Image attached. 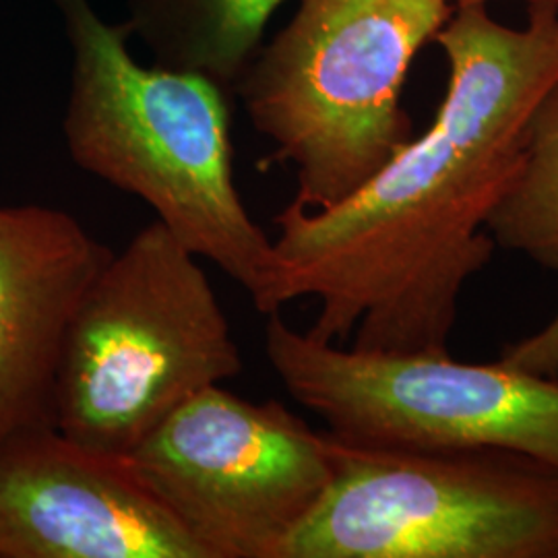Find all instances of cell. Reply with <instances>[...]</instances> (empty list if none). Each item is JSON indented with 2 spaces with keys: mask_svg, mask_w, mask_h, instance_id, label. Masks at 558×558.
Returning a JSON list of instances; mask_svg holds the SVG:
<instances>
[{
  "mask_svg": "<svg viewBox=\"0 0 558 558\" xmlns=\"http://www.w3.org/2000/svg\"><path fill=\"white\" fill-rule=\"evenodd\" d=\"M265 354L333 437L412 451H507L558 470V377L449 354L343 348L269 315Z\"/></svg>",
  "mask_w": 558,
  "mask_h": 558,
  "instance_id": "8992f818",
  "label": "cell"
},
{
  "mask_svg": "<svg viewBox=\"0 0 558 558\" xmlns=\"http://www.w3.org/2000/svg\"><path fill=\"white\" fill-rule=\"evenodd\" d=\"M329 437L331 482L278 558H558L555 468Z\"/></svg>",
  "mask_w": 558,
  "mask_h": 558,
  "instance_id": "5b68a950",
  "label": "cell"
},
{
  "mask_svg": "<svg viewBox=\"0 0 558 558\" xmlns=\"http://www.w3.org/2000/svg\"><path fill=\"white\" fill-rule=\"evenodd\" d=\"M110 255L62 209L0 205V442L54 426L66 329Z\"/></svg>",
  "mask_w": 558,
  "mask_h": 558,
  "instance_id": "9c48e42d",
  "label": "cell"
},
{
  "mask_svg": "<svg viewBox=\"0 0 558 558\" xmlns=\"http://www.w3.org/2000/svg\"><path fill=\"white\" fill-rule=\"evenodd\" d=\"M71 44L64 141L81 170L147 203L199 259L251 294L271 239L244 207L232 174L226 89L197 73L143 66L124 25L92 0H57Z\"/></svg>",
  "mask_w": 558,
  "mask_h": 558,
  "instance_id": "7a4b0ae2",
  "label": "cell"
},
{
  "mask_svg": "<svg viewBox=\"0 0 558 558\" xmlns=\"http://www.w3.org/2000/svg\"><path fill=\"white\" fill-rule=\"evenodd\" d=\"M449 77L430 126L327 209L290 203L251 292L263 315L311 299L308 333L375 352L449 354L465 283L495 255L486 221L518 172L527 124L558 81V7L521 27L456 4Z\"/></svg>",
  "mask_w": 558,
  "mask_h": 558,
  "instance_id": "6da1fadb",
  "label": "cell"
},
{
  "mask_svg": "<svg viewBox=\"0 0 558 558\" xmlns=\"http://www.w3.org/2000/svg\"><path fill=\"white\" fill-rule=\"evenodd\" d=\"M453 11V0H300L234 87L276 147L269 161L294 166V203L350 197L414 137L403 85Z\"/></svg>",
  "mask_w": 558,
  "mask_h": 558,
  "instance_id": "3957f363",
  "label": "cell"
},
{
  "mask_svg": "<svg viewBox=\"0 0 558 558\" xmlns=\"http://www.w3.org/2000/svg\"><path fill=\"white\" fill-rule=\"evenodd\" d=\"M500 362L539 377H558V313L534 336L509 345Z\"/></svg>",
  "mask_w": 558,
  "mask_h": 558,
  "instance_id": "7c38bea8",
  "label": "cell"
},
{
  "mask_svg": "<svg viewBox=\"0 0 558 558\" xmlns=\"http://www.w3.org/2000/svg\"><path fill=\"white\" fill-rule=\"evenodd\" d=\"M456 4H474V2H482V4H488V2H495V0H453ZM523 2H527V4H553V7H558V0H523Z\"/></svg>",
  "mask_w": 558,
  "mask_h": 558,
  "instance_id": "4fadbf2b",
  "label": "cell"
},
{
  "mask_svg": "<svg viewBox=\"0 0 558 558\" xmlns=\"http://www.w3.org/2000/svg\"><path fill=\"white\" fill-rule=\"evenodd\" d=\"M486 232L500 248L558 271V81L530 119L518 172Z\"/></svg>",
  "mask_w": 558,
  "mask_h": 558,
  "instance_id": "8fae6325",
  "label": "cell"
},
{
  "mask_svg": "<svg viewBox=\"0 0 558 558\" xmlns=\"http://www.w3.org/2000/svg\"><path fill=\"white\" fill-rule=\"evenodd\" d=\"M240 373L199 257L154 220L87 286L62 345L52 420L87 447L131 456L182 403Z\"/></svg>",
  "mask_w": 558,
  "mask_h": 558,
  "instance_id": "277c9868",
  "label": "cell"
},
{
  "mask_svg": "<svg viewBox=\"0 0 558 558\" xmlns=\"http://www.w3.org/2000/svg\"><path fill=\"white\" fill-rule=\"evenodd\" d=\"M129 458L209 558H278L333 476L327 430L221 385L182 403Z\"/></svg>",
  "mask_w": 558,
  "mask_h": 558,
  "instance_id": "52a82bcc",
  "label": "cell"
},
{
  "mask_svg": "<svg viewBox=\"0 0 558 558\" xmlns=\"http://www.w3.org/2000/svg\"><path fill=\"white\" fill-rule=\"evenodd\" d=\"M286 0H129L124 27L158 66L197 73L234 89Z\"/></svg>",
  "mask_w": 558,
  "mask_h": 558,
  "instance_id": "30bf717a",
  "label": "cell"
},
{
  "mask_svg": "<svg viewBox=\"0 0 558 558\" xmlns=\"http://www.w3.org/2000/svg\"><path fill=\"white\" fill-rule=\"evenodd\" d=\"M0 558H209L129 456L57 426L0 442Z\"/></svg>",
  "mask_w": 558,
  "mask_h": 558,
  "instance_id": "ba28073f",
  "label": "cell"
}]
</instances>
